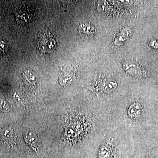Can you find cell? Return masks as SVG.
Wrapping results in <instances>:
<instances>
[{"label":"cell","mask_w":158,"mask_h":158,"mask_svg":"<svg viewBox=\"0 0 158 158\" xmlns=\"http://www.w3.org/2000/svg\"><path fill=\"white\" fill-rule=\"evenodd\" d=\"M38 45L41 51L49 53L56 49L57 43L49 31H44L40 34Z\"/></svg>","instance_id":"1"},{"label":"cell","mask_w":158,"mask_h":158,"mask_svg":"<svg viewBox=\"0 0 158 158\" xmlns=\"http://www.w3.org/2000/svg\"><path fill=\"white\" fill-rule=\"evenodd\" d=\"M24 140L27 144L31 145V147L36 151V142L37 141V137L33 132L28 131L25 134Z\"/></svg>","instance_id":"2"},{"label":"cell","mask_w":158,"mask_h":158,"mask_svg":"<svg viewBox=\"0 0 158 158\" xmlns=\"http://www.w3.org/2000/svg\"><path fill=\"white\" fill-rule=\"evenodd\" d=\"M80 33L83 35H90L94 33V27L89 23H83L79 27Z\"/></svg>","instance_id":"3"},{"label":"cell","mask_w":158,"mask_h":158,"mask_svg":"<svg viewBox=\"0 0 158 158\" xmlns=\"http://www.w3.org/2000/svg\"><path fill=\"white\" fill-rule=\"evenodd\" d=\"M14 133L13 130L10 127L3 128L0 131V136L2 138L6 141H11L13 139Z\"/></svg>","instance_id":"4"},{"label":"cell","mask_w":158,"mask_h":158,"mask_svg":"<svg viewBox=\"0 0 158 158\" xmlns=\"http://www.w3.org/2000/svg\"><path fill=\"white\" fill-rule=\"evenodd\" d=\"M130 33V30L127 28L124 29L121 31L117 38L115 39V44L116 45H120L127 38Z\"/></svg>","instance_id":"5"},{"label":"cell","mask_w":158,"mask_h":158,"mask_svg":"<svg viewBox=\"0 0 158 158\" xmlns=\"http://www.w3.org/2000/svg\"><path fill=\"white\" fill-rule=\"evenodd\" d=\"M23 74L24 76L29 83L34 84L37 82V76L33 72L30 70H27L24 72Z\"/></svg>","instance_id":"6"},{"label":"cell","mask_w":158,"mask_h":158,"mask_svg":"<svg viewBox=\"0 0 158 158\" xmlns=\"http://www.w3.org/2000/svg\"><path fill=\"white\" fill-rule=\"evenodd\" d=\"M116 87V84L115 82H110L108 83L107 85L106 86V92H110L115 89Z\"/></svg>","instance_id":"7"},{"label":"cell","mask_w":158,"mask_h":158,"mask_svg":"<svg viewBox=\"0 0 158 158\" xmlns=\"http://www.w3.org/2000/svg\"><path fill=\"white\" fill-rule=\"evenodd\" d=\"M5 49V44L3 41H0V52H3Z\"/></svg>","instance_id":"8"}]
</instances>
